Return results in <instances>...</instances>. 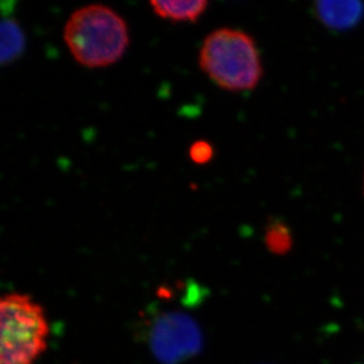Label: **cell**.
Masks as SVG:
<instances>
[{
	"label": "cell",
	"mask_w": 364,
	"mask_h": 364,
	"mask_svg": "<svg viewBox=\"0 0 364 364\" xmlns=\"http://www.w3.org/2000/svg\"><path fill=\"white\" fill-rule=\"evenodd\" d=\"M63 38L73 58L89 69L114 65L130 44L127 21L104 4H90L73 11Z\"/></svg>",
	"instance_id": "6da1fadb"
},
{
	"label": "cell",
	"mask_w": 364,
	"mask_h": 364,
	"mask_svg": "<svg viewBox=\"0 0 364 364\" xmlns=\"http://www.w3.org/2000/svg\"><path fill=\"white\" fill-rule=\"evenodd\" d=\"M265 241L272 251H282L284 250L285 247H288L290 237H289L288 231L285 230L283 225L275 223L268 228Z\"/></svg>",
	"instance_id": "ba28073f"
},
{
	"label": "cell",
	"mask_w": 364,
	"mask_h": 364,
	"mask_svg": "<svg viewBox=\"0 0 364 364\" xmlns=\"http://www.w3.org/2000/svg\"><path fill=\"white\" fill-rule=\"evenodd\" d=\"M363 9L356 1H326L317 4V14L324 24L333 28H349L361 17Z\"/></svg>",
	"instance_id": "8992f818"
},
{
	"label": "cell",
	"mask_w": 364,
	"mask_h": 364,
	"mask_svg": "<svg viewBox=\"0 0 364 364\" xmlns=\"http://www.w3.org/2000/svg\"><path fill=\"white\" fill-rule=\"evenodd\" d=\"M150 6L156 16L176 23H196L209 3L205 0H152Z\"/></svg>",
	"instance_id": "5b68a950"
},
{
	"label": "cell",
	"mask_w": 364,
	"mask_h": 364,
	"mask_svg": "<svg viewBox=\"0 0 364 364\" xmlns=\"http://www.w3.org/2000/svg\"><path fill=\"white\" fill-rule=\"evenodd\" d=\"M215 150L209 141H196L189 149V157L195 164L205 165L213 159Z\"/></svg>",
	"instance_id": "9c48e42d"
},
{
	"label": "cell",
	"mask_w": 364,
	"mask_h": 364,
	"mask_svg": "<svg viewBox=\"0 0 364 364\" xmlns=\"http://www.w3.org/2000/svg\"><path fill=\"white\" fill-rule=\"evenodd\" d=\"M198 64L218 87L230 92L254 90L263 77L256 41L238 28H220L210 32L200 46Z\"/></svg>",
	"instance_id": "7a4b0ae2"
},
{
	"label": "cell",
	"mask_w": 364,
	"mask_h": 364,
	"mask_svg": "<svg viewBox=\"0 0 364 364\" xmlns=\"http://www.w3.org/2000/svg\"><path fill=\"white\" fill-rule=\"evenodd\" d=\"M202 344L200 329L183 314L163 315L154 326L151 348L156 356L166 364H176L196 354Z\"/></svg>",
	"instance_id": "277c9868"
},
{
	"label": "cell",
	"mask_w": 364,
	"mask_h": 364,
	"mask_svg": "<svg viewBox=\"0 0 364 364\" xmlns=\"http://www.w3.org/2000/svg\"><path fill=\"white\" fill-rule=\"evenodd\" d=\"M0 364H32L48 347L44 310L30 296H4L0 302Z\"/></svg>",
	"instance_id": "3957f363"
},
{
	"label": "cell",
	"mask_w": 364,
	"mask_h": 364,
	"mask_svg": "<svg viewBox=\"0 0 364 364\" xmlns=\"http://www.w3.org/2000/svg\"><path fill=\"white\" fill-rule=\"evenodd\" d=\"M1 64L7 65L17 60L26 46V38L21 25L14 18H4L1 23Z\"/></svg>",
	"instance_id": "52a82bcc"
},
{
	"label": "cell",
	"mask_w": 364,
	"mask_h": 364,
	"mask_svg": "<svg viewBox=\"0 0 364 364\" xmlns=\"http://www.w3.org/2000/svg\"><path fill=\"white\" fill-rule=\"evenodd\" d=\"M363 193H364V176H363Z\"/></svg>",
	"instance_id": "30bf717a"
}]
</instances>
